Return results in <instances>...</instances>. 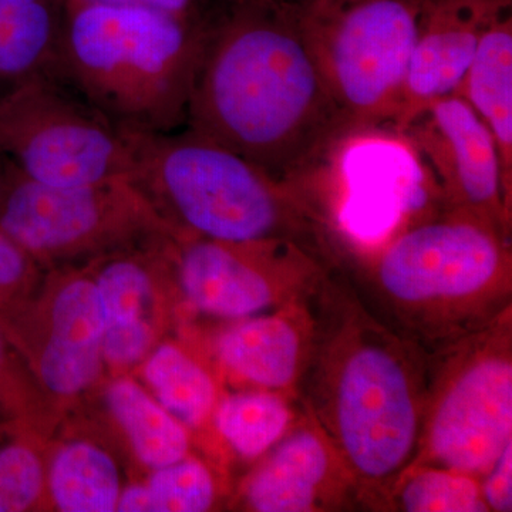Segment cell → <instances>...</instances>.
Instances as JSON below:
<instances>
[{"mask_svg": "<svg viewBox=\"0 0 512 512\" xmlns=\"http://www.w3.org/2000/svg\"><path fill=\"white\" fill-rule=\"evenodd\" d=\"M187 124L301 184L350 138L306 42L299 5L279 0H215Z\"/></svg>", "mask_w": 512, "mask_h": 512, "instance_id": "6da1fadb", "label": "cell"}, {"mask_svg": "<svg viewBox=\"0 0 512 512\" xmlns=\"http://www.w3.org/2000/svg\"><path fill=\"white\" fill-rule=\"evenodd\" d=\"M329 301L330 318L326 326L316 322L303 373L309 406L356 485L380 490L396 483L416 458L427 367L412 342L360 303L333 293Z\"/></svg>", "mask_w": 512, "mask_h": 512, "instance_id": "7a4b0ae2", "label": "cell"}, {"mask_svg": "<svg viewBox=\"0 0 512 512\" xmlns=\"http://www.w3.org/2000/svg\"><path fill=\"white\" fill-rule=\"evenodd\" d=\"M211 12L64 0L59 79L121 128L171 133L187 123Z\"/></svg>", "mask_w": 512, "mask_h": 512, "instance_id": "3957f363", "label": "cell"}, {"mask_svg": "<svg viewBox=\"0 0 512 512\" xmlns=\"http://www.w3.org/2000/svg\"><path fill=\"white\" fill-rule=\"evenodd\" d=\"M134 184L178 235L222 242L285 239L325 255L326 229L303 184L281 180L188 128L128 130Z\"/></svg>", "mask_w": 512, "mask_h": 512, "instance_id": "277c9868", "label": "cell"}, {"mask_svg": "<svg viewBox=\"0 0 512 512\" xmlns=\"http://www.w3.org/2000/svg\"><path fill=\"white\" fill-rule=\"evenodd\" d=\"M373 248L382 302L424 338H464L507 312L510 235L476 215L447 210Z\"/></svg>", "mask_w": 512, "mask_h": 512, "instance_id": "5b68a950", "label": "cell"}, {"mask_svg": "<svg viewBox=\"0 0 512 512\" xmlns=\"http://www.w3.org/2000/svg\"><path fill=\"white\" fill-rule=\"evenodd\" d=\"M299 15L350 137L394 123L416 45L420 0H302Z\"/></svg>", "mask_w": 512, "mask_h": 512, "instance_id": "8992f818", "label": "cell"}, {"mask_svg": "<svg viewBox=\"0 0 512 512\" xmlns=\"http://www.w3.org/2000/svg\"><path fill=\"white\" fill-rule=\"evenodd\" d=\"M457 348L427 384L410 467L448 468L480 481L512 443L510 313L464 336Z\"/></svg>", "mask_w": 512, "mask_h": 512, "instance_id": "52a82bcc", "label": "cell"}, {"mask_svg": "<svg viewBox=\"0 0 512 512\" xmlns=\"http://www.w3.org/2000/svg\"><path fill=\"white\" fill-rule=\"evenodd\" d=\"M0 153L29 180L52 187L133 178L127 128L52 76L35 77L0 97Z\"/></svg>", "mask_w": 512, "mask_h": 512, "instance_id": "ba28073f", "label": "cell"}, {"mask_svg": "<svg viewBox=\"0 0 512 512\" xmlns=\"http://www.w3.org/2000/svg\"><path fill=\"white\" fill-rule=\"evenodd\" d=\"M0 231L32 258L87 254L174 232L131 180L52 187L29 180L15 165L0 202Z\"/></svg>", "mask_w": 512, "mask_h": 512, "instance_id": "9c48e42d", "label": "cell"}, {"mask_svg": "<svg viewBox=\"0 0 512 512\" xmlns=\"http://www.w3.org/2000/svg\"><path fill=\"white\" fill-rule=\"evenodd\" d=\"M177 272L198 312L238 320L285 308L325 284V256L285 239L222 242L177 237Z\"/></svg>", "mask_w": 512, "mask_h": 512, "instance_id": "30bf717a", "label": "cell"}, {"mask_svg": "<svg viewBox=\"0 0 512 512\" xmlns=\"http://www.w3.org/2000/svg\"><path fill=\"white\" fill-rule=\"evenodd\" d=\"M402 133L429 161L447 210L467 212L511 235L497 146L483 120L458 94L433 101Z\"/></svg>", "mask_w": 512, "mask_h": 512, "instance_id": "8fae6325", "label": "cell"}, {"mask_svg": "<svg viewBox=\"0 0 512 512\" xmlns=\"http://www.w3.org/2000/svg\"><path fill=\"white\" fill-rule=\"evenodd\" d=\"M512 0H420L416 45L402 107L394 121L409 126L433 101L456 92L488 28Z\"/></svg>", "mask_w": 512, "mask_h": 512, "instance_id": "7c38bea8", "label": "cell"}, {"mask_svg": "<svg viewBox=\"0 0 512 512\" xmlns=\"http://www.w3.org/2000/svg\"><path fill=\"white\" fill-rule=\"evenodd\" d=\"M356 485L315 420L292 427L248 478L244 498L256 512H312L338 507Z\"/></svg>", "mask_w": 512, "mask_h": 512, "instance_id": "4fadbf2b", "label": "cell"}, {"mask_svg": "<svg viewBox=\"0 0 512 512\" xmlns=\"http://www.w3.org/2000/svg\"><path fill=\"white\" fill-rule=\"evenodd\" d=\"M316 320L305 302L234 320L215 343L227 372L258 389L284 392L301 383L311 360Z\"/></svg>", "mask_w": 512, "mask_h": 512, "instance_id": "5bb4252c", "label": "cell"}, {"mask_svg": "<svg viewBox=\"0 0 512 512\" xmlns=\"http://www.w3.org/2000/svg\"><path fill=\"white\" fill-rule=\"evenodd\" d=\"M103 312L93 279H67L50 305L49 329L37 359L46 389L72 397L89 389L103 366Z\"/></svg>", "mask_w": 512, "mask_h": 512, "instance_id": "9a60e30c", "label": "cell"}, {"mask_svg": "<svg viewBox=\"0 0 512 512\" xmlns=\"http://www.w3.org/2000/svg\"><path fill=\"white\" fill-rule=\"evenodd\" d=\"M458 96L473 107L490 131L500 157L505 197L512 204V13L500 16L477 47Z\"/></svg>", "mask_w": 512, "mask_h": 512, "instance_id": "2e32d148", "label": "cell"}, {"mask_svg": "<svg viewBox=\"0 0 512 512\" xmlns=\"http://www.w3.org/2000/svg\"><path fill=\"white\" fill-rule=\"evenodd\" d=\"M64 0H0V97L39 76L59 79Z\"/></svg>", "mask_w": 512, "mask_h": 512, "instance_id": "e0dca14e", "label": "cell"}, {"mask_svg": "<svg viewBox=\"0 0 512 512\" xmlns=\"http://www.w3.org/2000/svg\"><path fill=\"white\" fill-rule=\"evenodd\" d=\"M106 402L137 460L150 470L188 456L190 440L184 424L134 380H114L107 387Z\"/></svg>", "mask_w": 512, "mask_h": 512, "instance_id": "ac0fdd59", "label": "cell"}, {"mask_svg": "<svg viewBox=\"0 0 512 512\" xmlns=\"http://www.w3.org/2000/svg\"><path fill=\"white\" fill-rule=\"evenodd\" d=\"M47 487L62 512H113L121 490L119 468L103 448L72 441L56 451L47 471Z\"/></svg>", "mask_w": 512, "mask_h": 512, "instance_id": "d6986e66", "label": "cell"}, {"mask_svg": "<svg viewBox=\"0 0 512 512\" xmlns=\"http://www.w3.org/2000/svg\"><path fill=\"white\" fill-rule=\"evenodd\" d=\"M146 359L143 377L154 399L185 427H201L217 406L210 373L174 343H163Z\"/></svg>", "mask_w": 512, "mask_h": 512, "instance_id": "ffe728a7", "label": "cell"}, {"mask_svg": "<svg viewBox=\"0 0 512 512\" xmlns=\"http://www.w3.org/2000/svg\"><path fill=\"white\" fill-rule=\"evenodd\" d=\"M215 427L239 457L268 453L293 427L291 403L274 390L256 389L224 397L214 409Z\"/></svg>", "mask_w": 512, "mask_h": 512, "instance_id": "44dd1931", "label": "cell"}, {"mask_svg": "<svg viewBox=\"0 0 512 512\" xmlns=\"http://www.w3.org/2000/svg\"><path fill=\"white\" fill-rule=\"evenodd\" d=\"M394 500L406 512H488L477 478L434 466L407 468Z\"/></svg>", "mask_w": 512, "mask_h": 512, "instance_id": "7402d4cb", "label": "cell"}, {"mask_svg": "<svg viewBox=\"0 0 512 512\" xmlns=\"http://www.w3.org/2000/svg\"><path fill=\"white\" fill-rule=\"evenodd\" d=\"M104 326L146 319L153 296V278L144 259L119 256L106 262L96 279Z\"/></svg>", "mask_w": 512, "mask_h": 512, "instance_id": "603a6c76", "label": "cell"}, {"mask_svg": "<svg viewBox=\"0 0 512 512\" xmlns=\"http://www.w3.org/2000/svg\"><path fill=\"white\" fill-rule=\"evenodd\" d=\"M144 487L148 512H204L211 510L217 497L211 471L188 456L153 470Z\"/></svg>", "mask_w": 512, "mask_h": 512, "instance_id": "cb8c5ba5", "label": "cell"}, {"mask_svg": "<svg viewBox=\"0 0 512 512\" xmlns=\"http://www.w3.org/2000/svg\"><path fill=\"white\" fill-rule=\"evenodd\" d=\"M42 458L23 441L0 448V512L29 511L45 490Z\"/></svg>", "mask_w": 512, "mask_h": 512, "instance_id": "d4e9b609", "label": "cell"}, {"mask_svg": "<svg viewBox=\"0 0 512 512\" xmlns=\"http://www.w3.org/2000/svg\"><path fill=\"white\" fill-rule=\"evenodd\" d=\"M154 342L147 319L126 325H106L103 332V360L111 366L127 367L146 359Z\"/></svg>", "mask_w": 512, "mask_h": 512, "instance_id": "484cf974", "label": "cell"}, {"mask_svg": "<svg viewBox=\"0 0 512 512\" xmlns=\"http://www.w3.org/2000/svg\"><path fill=\"white\" fill-rule=\"evenodd\" d=\"M480 488L488 511H512V443L481 478Z\"/></svg>", "mask_w": 512, "mask_h": 512, "instance_id": "4316f807", "label": "cell"}, {"mask_svg": "<svg viewBox=\"0 0 512 512\" xmlns=\"http://www.w3.org/2000/svg\"><path fill=\"white\" fill-rule=\"evenodd\" d=\"M32 255L0 231V292L18 288L28 278Z\"/></svg>", "mask_w": 512, "mask_h": 512, "instance_id": "83f0119b", "label": "cell"}, {"mask_svg": "<svg viewBox=\"0 0 512 512\" xmlns=\"http://www.w3.org/2000/svg\"><path fill=\"white\" fill-rule=\"evenodd\" d=\"M113 5L144 6L183 16H201L210 12L215 0H90Z\"/></svg>", "mask_w": 512, "mask_h": 512, "instance_id": "f1b7e54d", "label": "cell"}, {"mask_svg": "<svg viewBox=\"0 0 512 512\" xmlns=\"http://www.w3.org/2000/svg\"><path fill=\"white\" fill-rule=\"evenodd\" d=\"M12 170V161L5 154L0 153V202H2L3 195H5L6 188H8Z\"/></svg>", "mask_w": 512, "mask_h": 512, "instance_id": "f546056e", "label": "cell"}, {"mask_svg": "<svg viewBox=\"0 0 512 512\" xmlns=\"http://www.w3.org/2000/svg\"><path fill=\"white\" fill-rule=\"evenodd\" d=\"M3 372H5V346H3L2 335H0V383L3 380Z\"/></svg>", "mask_w": 512, "mask_h": 512, "instance_id": "4dcf8cb0", "label": "cell"}, {"mask_svg": "<svg viewBox=\"0 0 512 512\" xmlns=\"http://www.w3.org/2000/svg\"><path fill=\"white\" fill-rule=\"evenodd\" d=\"M279 2L292 3V5H299L302 0H279Z\"/></svg>", "mask_w": 512, "mask_h": 512, "instance_id": "1f68e13d", "label": "cell"}]
</instances>
